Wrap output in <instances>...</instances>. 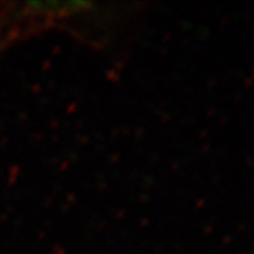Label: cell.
<instances>
[{"label": "cell", "instance_id": "cell-1", "mask_svg": "<svg viewBox=\"0 0 254 254\" xmlns=\"http://www.w3.org/2000/svg\"><path fill=\"white\" fill-rule=\"evenodd\" d=\"M90 6V2L85 1H37L28 5L31 13L43 17H65L84 11Z\"/></svg>", "mask_w": 254, "mask_h": 254}]
</instances>
